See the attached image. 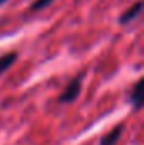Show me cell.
<instances>
[{
	"label": "cell",
	"mask_w": 144,
	"mask_h": 145,
	"mask_svg": "<svg viewBox=\"0 0 144 145\" xmlns=\"http://www.w3.org/2000/svg\"><path fill=\"white\" fill-rule=\"evenodd\" d=\"M81 83H83L81 76L73 78L71 81L68 83V86L63 89V93H61V96H59V101H61V103H71V101H75V100L78 98V95H80Z\"/></svg>",
	"instance_id": "obj_1"
},
{
	"label": "cell",
	"mask_w": 144,
	"mask_h": 145,
	"mask_svg": "<svg viewBox=\"0 0 144 145\" xmlns=\"http://www.w3.org/2000/svg\"><path fill=\"white\" fill-rule=\"evenodd\" d=\"M122 132H124V125L115 127L114 130H110V133H107V135L100 140V144H98V145H115V144H117V140L120 138Z\"/></svg>",
	"instance_id": "obj_2"
},
{
	"label": "cell",
	"mask_w": 144,
	"mask_h": 145,
	"mask_svg": "<svg viewBox=\"0 0 144 145\" xmlns=\"http://www.w3.org/2000/svg\"><path fill=\"white\" fill-rule=\"evenodd\" d=\"M131 101L134 105V108L139 110L141 105H143V79H139L134 88H132V95H131Z\"/></svg>",
	"instance_id": "obj_3"
},
{
	"label": "cell",
	"mask_w": 144,
	"mask_h": 145,
	"mask_svg": "<svg viewBox=\"0 0 144 145\" xmlns=\"http://www.w3.org/2000/svg\"><path fill=\"white\" fill-rule=\"evenodd\" d=\"M141 8H143V3L141 2H137L132 8H129L122 17H120V24H127V22H131V20H134L137 15H139V12H141Z\"/></svg>",
	"instance_id": "obj_4"
},
{
	"label": "cell",
	"mask_w": 144,
	"mask_h": 145,
	"mask_svg": "<svg viewBox=\"0 0 144 145\" xmlns=\"http://www.w3.org/2000/svg\"><path fill=\"white\" fill-rule=\"evenodd\" d=\"M15 59H17V54H15V52H10V54L2 56V57H0V74H3V72L7 71V69L15 63Z\"/></svg>",
	"instance_id": "obj_5"
},
{
	"label": "cell",
	"mask_w": 144,
	"mask_h": 145,
	"mask_svg": "<svg viewBox=\"0 0 144 145\" xmlns=\"http://www.w3.org/2000/svg\"><path fill=\"white\" fill-rule=\"evenodd\" d=\"M53 0H37L32 3V7H31V10H41V8H44L46 5H49Z\"/></svg>",
	"instance_id": "obj_6"
},
{
	"label": "cell",
	"mask_w": 144,
	"mask_h": 145,
	"mask_svg": "<svg viewBox=\"0 0 144 145\" xmlns=\"http://www.w3.org/2000/svg\"><path fill=\"white\" fill-rule=\"evenodd\" d=\"M5 2H7V0H0V5H3V3H5Z\"/></svg>",
	"instance_id": "obj_7"
}]
</instances>
